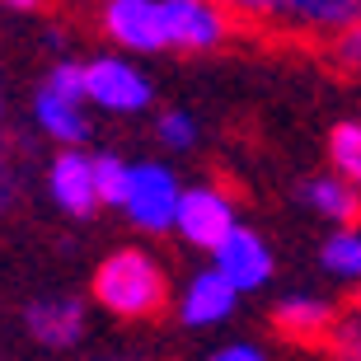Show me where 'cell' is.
<instances>
[{
	"mask_svg": "<svg viewBox=\"0 0 361 361\" xmlns=\"http://www.w3.org/2000/svg\"><path fill=\"white\" fill-rule=\"evenodd\" d=\"M47 188L52 202L66 216H94L99 212V192H94V155H85L80 146H61V155L47 169Z\"/></svg>",
	"mask_w": 361,
	"mask_h": 361,
	"instance_id": "cell-9",
	"label": "cell"
},
{
	"mask_svg": "<svg viewBox=\"0 0 361 361\" xmlns=\"http://www.w3.org/2000/svg\"><path fill=\"white\" fill-rule=\"evenodd\" d=\"M235 305H240V295H235L226 281L207 268V272H197V277L183 286L178 319H183L188 329H212V324H226L230 314H235Z\"/></svg>",
	"mask_w": 361,
	"mask_h": 361,
	"instance_id": "cell-11",
	"label": "cell"
},
{
	"mask_svg": "<svg viewBox=\"0 0 361 361\" xmlns=\"http://www.w3.org/2000/svg\"><path fill=\"white\" fill-rule=\"evenodd\" d=\"M0 113H5V99H0Z\"/></svg>",
	"mask_w": 361,
	"mask_h": 361,
	"instance_id": "cell-26",
	"label": "cell"
},
{
	"mask_svg": "<svg viewBox=\"0 0 361 361\" xmlns=\"http://www.w3.org/2000/svg\"><path fill=\"white\" fill-rule=\"evenodd\" d=\"M272 24L305 33V38L338 42L343 33H352L361 24V0H277Z\"/></svg>",
	"mask_w": 361,
	"mask_h": 361,
	"instance_id": "cell-8",
	"label": "cell"
},
{
	"mask_svg": "<svg viewBox=\"0 0 361 361\" xmlns=\"http://www.w3.org/2000/svg\"><path fill=\"white\" fill-rule=\"evenodd\" d=\"M155 136H160V146L169 150H192L197 146V118L183 113V108H169L155 118Z\"/></svg>",
	"mask_w": 361,
	"mask_h": 361,
	"instance_id": "cell-18",
	"label": "cell"
},
{
	"mask_svg": "<svg viewBox=\"0 0 361 361\" xmlns=\"http://www.w3.org/2000/svg\"><path fill=\"white\" fill-rule=\"evenodd\" d=\"M207 361H268V352L258 348V343H230V348L212 352Z\"/></svg>",
	"mask_w": 361,
	"mask_h": 361,
	"instance_id": "cell-23",
	"label": "cell"
},
{
	"mask_svg": "<svg viewBox=\"0 0 361 361\" xmlns=\"http://www.w3.org/2000/svg\"><path fill=\"white\" fill-rule=\"evenodd\" d=\"M235 226H240V207H235V197H230L226 188H216V183L183 188L178 212H174V230L183 235V244L212 254Z\"/></svg>",
	"mask_w": 361,
	"mask_h": 361,
	"instance_id": "cell-4",
	"label": "cell"
},
{
	"mask_svg": "<svg viewBox=\"0 0 361 361\" xmlns=\"http://www.w3.org/2000/svg\"><path fill=\"white\" fill-rule=\"evenodd\" d=\"M85 75V104L104 108V113H146L155 99V85L141 66H132L127 56H90L80 61Z\"/></svg>",
	"mask_w": 361,
	"mask_h": 361,
	"instance_id": "cell-3",
	"label": "cell"
},
{
	"mask_svg": "<svg viewBox=\"0 0 361 361\" xmlns=\"http://www.w3.org/2000/svg\"><path fill=\"white\" fill-rule=\"evenodd\" d=\"M334 61H338L343 71H352V75H361V24L334 42Z\"/></svg>",
	"mask_w": 361,
	"mask_h": 361,
	"instance_id": "cell-22",
	"label": "cell"
},
{
	"mask_svg": "<svg viewBox=\"0 0 361 361\" xmlns=\"http://www.w3.org/2000/svg\"><path fill=\"white\" fill-rule=\"evenodd\" d=\"M272 268H277V263H272V244L263 240L258 230H249V226H235L226 240L212 249V272L226 281L235 295L268 286Z\"/></svg>",
	"mask_w": 361,
	"mask_h": 361,
	"instance_id": "cell-5",
	"label": "cell"
},
{
	"mask_svg": "<svg viewBox=\"0 0 361 361\" xmlns=\"http://www.w3.org/2000/svg\"><path fill=\"white\" fill-rule=\"evenodd\" d=\"M319 263L329 277H343V281H361V230H334L319 249Z\"/></svg>",
	"mask_w": 361,
	"mask_h": 361,
	"instance_id": "cell-15",
	"label": "cell"
},
{
	"mask_svg": "<svg viewBox=\"0 0 361 361\" xmlns=\"http://www.w3.org/2000/svg\"><path fill=\"white\" fill-rule=\"evenodd\" d=\"M94 300L118 319H150L169 305V277L146 249H118L94 272Z\"/></svg>",
	"mask_w": 361,
	"mask_h": 361,
	"instance_id": "cell-1",
	"label": "cell"
},
{
	"mask_svg": "<svg viewBox=\"0 0 361 361\" xmlns=\"http://www.w3.org/2000/svg\"><path fill=\"white\" fill-rule=\"evenodd\" d=\"M357 310H361V286H357Z\"/></svg>",
	"mask_w": 361,
	"mask_h": 361,
	"instance_id": "cell-25",
	"label": "cell"
},
{
	"mask_svg": "<svg viewBox=\"0 0 361 361\" xmlns=\"http://www.w3.org/2000/svg\"><path fill=\"white\" fill-rule=\"evenodd\" d=\"M164 47L178 52H216L230 38V19L212 0H160Z\"/></svg>",
	"mask_w": 361,
	"mask_h": 361,
	"instance_id": "cell-6",
	"label": "cell"
},
{
	"mask_svg": "<svg viewBox=\"0 0 361 361\" xmlns=\"http://www.w3.org/2000/svg\"><path fill=\"white\" fill-rule=\"evenodd\" d=\"M300 197H305V207L314 216L334 221V230H352V226H357V216H361V192L352 183H343L338 174L310 178V183L300 188Z\"/></svg>",
	"mask_w": 361,
	"mask_h": 361,
	"instance_id": "cell-13",
	"label": "cell"
},
{
	"mask_svg": "<svg viewBox=\"0 0 361 361\" xmlns=\"http://www.w3.org/2000/svg\"><path fill=\"white\" fill-rule=\"evenodd\" d=\"M334 319H338L334 300H324V295H310V291L281 295L277 310H272V324H277L286 338H300V343H319V338H329Z\"/></svg>",
	"mask_w": 361,
	"mask_h": 361,
	"instance_id": "cell-12",
	"label": "cell"
},
{
	"mask_svg": "<svg viewBox=\"0 0 361 361\" xmlns=\"http://www.w3.org/2000/svg\"><path fill=\"white\" fill-rule=\"evenodd\" d=\"M42 90L56 94V99H71V104H85V75H80V61H56L47 71Z\"/></svg>",
	"mask_w": 361,
	"mask_h": 361,
	"instance_id": "cell-19",
	"label": "cell"
},
{
	"mask_svg": "<svg viewBox=\"0 0 361 361\" xmlns=\"http://www.w3.org/2000/svg\"><path fill=\"white\" fill-rule=\"evenodd\" d=\"M212 5L240 24H272V10H277V0H212Z\"/></svg>",
	"mask_w": 361,
	"mask_h": 361,
	"instance_id": "cell-21",
	"label": "cell"
},
{
	"mask_svg": "<svg viewBox=\"0 0 361 361\" xmlns=\"http://www.w3.org/2000/svg\"><path fill=\"white\" fill-rule=\"evenodd\" d=\"M99 24L122 52H164V24H160V0H104Z\"/></svg>",
	"mask_w": 361,
	"mask_h": 361,
	"instance_id": "cell-7",
	"label": "cell"
},
{
	"mask_svg": "<svg viewBox=\"0 0 361 361\" xmlns=\"http://www.w3.org/2000/svg\"><path fill=\"white\" fill-rule=\"evenodd\" d=\"M24 329L52 352L75 348L85 338V305L75 295H42L24 310Z\"/></svg>",
	"mask_w": 361,
	"mask_h": 361,
	"instance_id": "cell-10",
	"label": "cell"
},
{
	"mask_svg": "<svg viewBox=\"0 0 361 361\" xmlns=\"http://www.w3.org/2000/svg\"><path fill=\"white\" fill-rule=\"evenodd\" d=\"M0 5H14V10H38L42 0H0Z\"/></svg>",
	"mask_w": 361,
	"mask_h": 361,
	"instance_id": "cell-24",
	"label": "cell"
},
{
	"mask_svg": "<svg viewBox=\"0 0 361 361\" xmlns=\"http://www.w3.org/2000/svg\"><path fill=\"white\" fill-rule=\"evenodd\" d=\"M33 122H38L52 141H61V146H80L85 136H90V113H85V104L56 99V94H47V90L33 94Z\"/></svg>",
	"mask_w": 361,
	"mask_h": 361,
	"instance_id": "cell-14",
	"label": "cell"
},
{
	"mask_svg": "<svg viewBox=\"0 0 361 361\" xmlns=\"http://www.w3.org/2000/svg\"><path fill=\"white\" fill-rule=\"evenodd\" d=\"M122 188H127V160L113 155V150L94 155V192H99V207H118Z\"/></svg>",
	"mask_w": 361,
	"mask_h": 361,
	"instance_id": "cell-17",
	"label": "cell"
},
{
	"mask_svg": "<svg viewBox=\"0 0 361 361\" xmlns=\"http://www.w3.org/2000/svg\"><path fill=\"white\" fill-rule=\"evenodd\" d=\"M329 164L343 183L361 192V122H338L329 132Z\"/></svg>",
	"mask_w": 361,
	"mask_h": 361,
	"instance_id": "cell-16",
	"label": "cell"
},
{
	"mask_svg": "<svg viewBox=\"0 0 361 361\" xmlns=\"http://www.w3.org/2000/svg\"><path fill=\"white\" fill-rule=\"evenodd\" d=\"M329 343L338 348V357H343V361H361V310L338 314L334 329H329Z\"/></svg>",
	"mask_w": 361,
	"mask_h": 361,
	"instance_id": "cell-20",
	"label": "cell"
},
{
	"mask_svg": "<svg viewBox=\"0 0 361 361\" xmlns=\"http://www.w3.org/2000/svg\"><path fill=\"white\" fill-rule=\"evenodd\" d=\"M178 197H183V183L169 164L160 160H127V188H122V212L136 230L146 235H164L174 230V212H178Z\"/></svg>",
	"mask_w": 361,
	"mask_h": 361,
	"instance_id": "cell-2",
	"label": "cell"
}]
</instances>
